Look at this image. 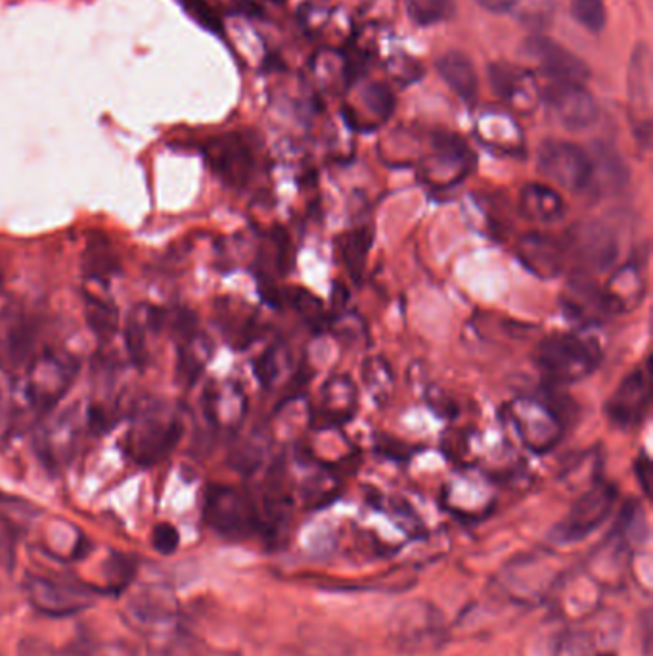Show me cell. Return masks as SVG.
I'll list each match as a JSON object with an SVG mask.
<instances>
[{"label":"cell","instance_id":"cell-1","mask_svg":"<svg viewBox=\"0 0 653 656\" xmlns=\"http://www.w3.org/2000/svg\"><path fill=\"white\" fill-rule=\"evenodd\" d=\"M602 355V345L594 336L556 332L536 345L535 363L554 384H573L588 376Z\"/></svg>","mask_w":653,"mask_h":656},{"label":"cell","instance_id":"cell-2","mask_svg":"<svg viewBox=\"0 0 653 656\" xmlns=\"http://www.w3.org/2000/svg\"><path fill=\"white\" fill-rule=\"evenodd\" d=\"M79 363L73 355L62 352H44L28 366L21 382V401L34 419H42L63 400L73 386Z\"/></svg>","mask_w":653,"mask_h":656},{"label":"cell","instance_id":"cell-3","mask_svg":"<svg viewBox=\"0 0 653 656\" xmlns=\"http://www.w3.org/2000/svg\"><path fill=\"white\" fill-rule=\"evenodd\" d=\"M185 434L177 414L161 405H150L135 417L127 434V453L140 467L158 464L171 456Z\"/></svg>","mask_w":653,"mask_h":656},{"label":"cell","instance_id":"cell-4","mask_svg":"<svg viewBox=\"0 0 653 656\" xmlns=\"http://www.w3.org/2000/svg\"><path fill=\"white\" fill-rule=\"evenodd\" d=\"M525 448L533 453H548L564 438V414L554 401L520 398L503 409Z\"/></svg>","mask_w":653,"mask_h":656},{"label":"cell","instance_id":"cell-5","mask_svg":"<svg viewBox=\"0 0 653 656\" xmlns=\"http://www.w3.org/2000/svg\"><path fill=\"white\" fill-rule=\"evenodd\" d=\"M204 518L215 532L225 538H249L257 530H263V520L254 501L236 488L222 483L207 488Z\"/></svg>","mask_w":653,"mask_h":656},{"label":"cell","instance_id":"cell-6","mask_svg":"<svg viewBox=\"0 0 653 656\" xmlns=\"http://www.w3.org/2000/svg\"><path fill=\"white\" fill-rule=\"evenodd\" d=\"M538 169L546 179L571 193H581L594 179V159L573 143L546 140L538 148Z\"/></svg>","mask_w":653,"mask_h":656},{"label":"cell","instance_id":"cell-7","mask_svg":"<svg viewBox=\"0 0 653 656\" xmlns=\"http://www.w3.org/2000/svg\"><path fill=\"white\" fill-rule=\"evenodd\" d=\"M620 491L610 482H596L591 490L583 493L573 505L570 515L556 528V538L564 544L585 539L588 533L598 530L610 517Z\"/></svg>","mask_w":653,"mask_h":656},{"label":"cell","instance_id":"cell-8","mask_svg":"<svg viewBox=\"0 0 653 656\" xmlns=\"http://www.w3.org/2000/svg\"><path fill=\"white\" fill-rule=\"evenodd\" d=\"M543 100L557 124L567 131H583L598 114V106L583 85L551 79L544 87Z\"/></svg>","mask_w":653,"mask_h":656},{"label":"cell","instance_id":"cell-9","mask_svg":"<svg viewBox=\"0 0 653 656\" xmlns=\"http://www.w3.org/2000/svg\"><path fill=\"white\" fill-rule=\"evenodd\" d=\"M650 405H652L650 369L646 371L634 369L633 373L626 374L620 388L605 403V413L615 427L634 429L646 419Z\"/></svg>","mask_w":653,"mask_h":656},{"label":"cell","instance_id":"cell-10","mask_svg":"<svg viewBox=\"0 0 653 656\" xmlns=\"http://www.w3.org/2000/svg\"><path fill=\"white\" fill-rule=\"evenodd\" d=\"M523 55L538 63L554 81L583 85L591 79V69L577 55L548 37H531L523 42Z\"/></svg>","mask_w":653,"mask_h":656},{"label":"cell","instance_id":"cell-11","mask_svg":"<svg viewBox=\"0 0 653 656\" xmlns=\"http://www.w3.org/2000/svg\"><path fill=\"white\" fill-rule=\"evenodd\" d=\"M201 413L217 432H235L248 413V400L232 380L209 382L201 395Z\"/></svg>","mask_w":653,"mask_h":656},{"label":"cell","instance_id":"cell-12","mask_svg":"<svg viewBox=\"0 0 653 656\" xmlns=\"http://www.w3.org/2000/svg\"><path fill=\"white\" fill-rule=\"evenodd\" d=\"M207 161L228 187H244L254 173V154L238 135H222L207 145Z\"/></svg>","mask_w":653,"mask_h":656},{"label":"cell","instance_id":"cell-13","mask_svg":"<svg viewBox=\"0 0 653 656\" xmlns=\"http://www.w3.org/2000/svg\"><path fill=\"white\" fill-rule=\"evenodd\" d=\"M517 260L523 267L544 281L556 278L565 265L564 242L544 233H527L517 242Z\"/></svg>","mask_w":653,"mask_h":656},{"label":"cell","instance_id":"cell-14","mask_svg":"<svg viewBox=\"0 0 653 656\" xmlns=\"http://www.w3.org/2000/svg\"><path fill=\"white\" fill-rule=\"evenodd\" d=\"M79 414L77 409H68L56 419H50L47 427H42L37 438V451L44 463L50 467H62L73 457L79 442Z\"/></svg>","mask_w":653,"mask_h":656},{"label":"cell","instance_id":"cell-15","mask_svg":"<svg viewBox=\"0 0 653 656\" xmlns=\"http://www.w3.org/2000/svg\"><path fill=\"white\" fill-rule=\"evenodd\" d=\"M646 292V281L642 276V267L636 262H629L615 271L604 291L598 292L600 310L610 315H626L640 305Z\"/></svg>","mask_w":653,"mask_h":656},{"label":"cell","instance_id":"cell-16","mask_svg":"<svg viewBox=\"0 0 653 656\" xmlns=\"http://www.w3.org/2000/svg\"><path fill=\"white\" fill-rule=\"evenodd\" d=\"M358 392L347 374L332 376L323 386V408L313 417L317 429H334L353 419L357 411Z\"/></svg>","mask_w":653,"mask_h":656},{"label":"cell","instance_id":"cell-17","mask_svg":"<svg viewBox=\"0 0 653 656\" xmlns=\"http://www.w3.org/2000/svg\"><path fill=\"white\" fill-rule=\"evenodd\" d=\"M164 323L166 315L150 305H137L131 311L125 329V342L135 365L145 366L150 361V340L158 336Z\"/></svg>","mask_w":653,"mask_h":656},{"label":"cell","instance_id":"cell-18","mask_svg":"<svg viewBox=\"0 0 653 656\" xmlns=\"http://www.w3.org/2000/svg\"><path fill=\"white\" fill-rule=\"evenodd\" d=\"M517 214L530 223H554L564 217V198L554 188L530 183L517 198Z\"/></svg>","mask_w":653,"mask_h":656},{"label":"cell","instance_id":"cell-19","mask_svg":"<svg viewBox=\"0 0 653 656\" xmlns=\"http://www.w3.org/2000/svg\"><path fill=\"white\" fill-rule=\"evenodd\" d=\"M571 244L588 270H607L617 257V244L602 225H585L578 228L571 238Z\"/></svg>","mask_w":653,"mask_h":656},{"label":"cell","instance_id":"cell-20","mask_svg":"<svg viewBox=\"0 0 653 656\" xmlns=\"http://www.w3.org/2000/svg\"><path fill=\"white\" fill-rule=\"evenodd\" d=\"M437 71L445 84L464 100H474L477 95V71L468 56L462 52H447L437 60Z\"/></svg>","mask_w":653,"mask_h":656},{"label":"cell","instance_id":"cell-21","mask_svg":"<svg viewBox=\"0 0 653 656\" xmlns=\"http://www.w3.org/2000/svg\"><path fill=\"white\" fill-rule=\"evenodd\" d=\"M372 242H374V231L372 227L355 228L345 233L337 246H339V256L344 260L345 270L352 275L355 283H360L363 273H365L366 260L370 254Z\"/></svg>","mask_w":653,"mask_h":656},{"label":"cell","instance_id":"cell-22","mask_svg":"<svg viewBox=\"0 0 653 656\" xmlns=\"http://www.w3.org/2000/svg\"><path fill=\"white\" fill-rule=\"evenodd\" d=\"M85 276L95 283H108L119 271V262L108 241L90 238L83 254Z\"/></svg>","mask_w":653,"mask_h":656},{"label":"cell","instance_id":"cell-23","mask_svg":"<svg viewBox=\"0 0 653 656\" xmlns=\"http://www.w3.org/2000/svg\"><path fill=\"white\" fill-rule=\"evenodd\" d=\"M85 319L98 339H111L118 332V307L108 297L85 294Z\"/></svg>","mask_w":653,"mask_h":656},{"label":"cell","instance_id":"cell-24","mask_svg":"<svg viewBox=\"0 0 653 656\" xmlns=\"http://www.w3.org/2000/svg\"><path fill=\"white\" fill-rule=\"evenodd\" d=\"M363 382L376 403H386L392 395L393 371L384 358H370L363 365Z\"/></svg>","mask_w":653,"mask_h":656},{"label":"cell","instance_id":"cell-25","mask_svg":"<svg viewBox=\"0 0 653 656\" xmlns=\"http://www.w3.org/2000/svg\"><path fill=\"white\" fill-rule=\"evenodd\" d=\"M652 69H650V50L646 45L642 42L634 50L633 62H631V97L634 102L639 100L640 108H647L650 102V84H652Z\"/></svg>","mask_w":653,"mask_h":656},{"label":"cell","instance_id":"cell-26","mask_svg":"<svg viewBox=\"0 0 653 656\" xmlns=\"http://www.w3.org/2000/svg\"><path fill=\"white\" fill-rule=\"evenodd\" d=\"M286 363H288V350L283 344H273L259 360L255 361V376L261 382L263 388H273Z\"/></svg>","mask_w":653,"mask_h":656},{"label":"cell","instance_id":"cell-27","mask_svg":"<svg viewBox=\"0 0 653 656\" xmlns=\"http://www.w3.org/2000/svg\"><path fill=\"white\" fill-rule=\"evenodd\" d=\"M523 77H525V71L512 66V63L498 62L488 68L491 87L495 89L498 97L508 98V100L516 97L517 90L522 87Z\"/></svg>","mask_w":653,"mask_h":656},{"label":"cell","instance_id":"cell-28","mask_svg":"<svg viewBox=\"0 0 653 656\" xmlns=\"http://www.w3.org/2000/svg\"><path fill=\"white\" fill-rule=\"evenodd\" d=\"M288 300L289 304L296 307L297 313L301 315L310 326H315V329H323L326 325V311H324V305L318 297L313 296L309 291H305V288H291L288 292Z\"/></svg>","mask_w":653,"mask_h":656},{"label":"cell","instance_id":"cell-29","mask_svg":"<svg viewBox=\"0 0 653 656\" xmlns=\"http://www.w3.org/2000/svg\"><path fill=\"white\" fill-rule=\"evenodd\" d=\"M573 18L592 33H600L607 21L604 0H573L571 2Z\"/></svg>","mask_w":653,"mask_h":656},{"label":"cell","instance_id":"cell-30","mask_svg":"<svg viewBox=\"0 0 653 656\" xmlns=\"http://www.w3.org/2000/svg\"><path fill=\"white\" fill-rule=\"evenodd\" d=\"M408 8H410L414 20L429 26V23L453 18L456 4H454V0H410Z\"/></svg>","mask_w":653,"mask_h":656},{"label":"cell","instance_id":"cell-31","mask_svg":"<svg viewBox=\"0 0 653 656\" xmlns=\"http://www.w3.org/2000/svg\"><path fill=\"white\" fill-rule=\"evenodd\" d=\"M363 102L376 118L386 121L395 111V97L392 89L384 84H370L363 90Z\"/></svg>","mask_w":653,"mask_h":656},{"label":"cell","instance_id":"cell-32","mask_svg":"<svg viewBox=\"0 0 653 656\" xmlns=\"http://www.w3.org/2000/svg\"><path fill=\"white\" fill-rule=\"evenodd\" d=\"M188 12L200 21L201 26H206L211 31H219L220 20L219 16L215 14L214 8L207 4L206 0H182Z\"/></svg>","mask_w":653,"mask_h":656},{"label":"cell","instance_id":"cell-33","mask_svg":"<svg viewBox=\"0 0 653 656\" xmlns=\"http://www.w3.org/2000/svg\"><path fill=\"white\" fill-rule=\"evenodd\" d=\"M151 541H154V547L159 552L169 555V552L175 551L179 547V532H177L175 526L161 522V525L154 528V538H151Z\"/></svg>","mask_w":653,"mask_h":656},{"label":"cell","instance_id":"cell-34","mask_svg":"<svg viewBox=\"0 0 653 656\" xmlns=\"http://www.w3.org/2000/svg\"><path fill=\"white\" fill-rule=\"evenodd\" d=\"M275 248L278 273L280 275H288L289 271H291L294 249H291V244H289L288 233H284L283 228H276L275 231Z\"/></svg>","mask_w":653,"mask_h":656},{"label":"cell","instance_id":"cell-35","mask_svg":"<svg viewBox=\"0 0 653 656\" xmlns=\"http://www.w3.org/2000/svg\"><path fill=\"white\" fill-rule=\"evenodd\" d=\"M427 401H429V405H432L437 413L443 414V417H454V414H456V403L445 400L443 394L437 392V390L427 395Z\"/></svg>","mask_w":653,"mask_h":656},{"label":"cell","instance_id":"cell-36","mask_svg":"<svg viewBox=\"0 0 653 656\" xmlns=\"http://www.w3.org/2000/svg\"><path fill=\"white\" fill-rule=\"evenodd\" d=\"M636 477H639V482L642 483L644 493L647 496L650 493V482H652V463H650V457L646 453H642L639 461H636Z\"/></svg>","mask_w":653,"mask_h":656},{"label":"cell","instance_id":"cell-37","mask_svg":"<svg viewBox=\"0 0 653 656\" xmlns=\"http://www.w3.org/2000/svg\"><path fill=\"white\" fill-rule=\"evenodd\" d=\"M395 440H389V438H384V443L378 446L379 453H384V456L392 457V459H406L408 453L406 451H410V448L406 446V443H399V448H395Z\"/></svg>","mask_w":653,"mask_h":656},{"label":"cell","instance_id":"cell-38","mask_svg":"<svg viewBox=\"0 0 653 656\" xmlns=\"http://www.w3.org/2000/svg\"><path fill=\"white\" fill-rule=\"evenodd\" d=\"M477 2L491 12H506L509 8L516 7L517 0H477Z\"/></svg>","mask_w":653,"mask_h":656},{"label":"cell","instance_id":"cell-39","mask_svg":"<svg viewBox=\"0 0 653 656\" xmlns=\"http://www.w3.org/2000/svg\"><path fill=\"white\" fill-rule=\"evenodd\" d=\"M0 283H2V273H0Z\"/></svg>","mask_w":653,"mask_h":656}]
</instances>
